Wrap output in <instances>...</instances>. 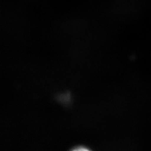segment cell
<instances>
[{
    "label": "cell",
    "mask_w": 151,
    "mask_h": 151,
    "mask_svg": "<svg viewBox=\"0 0 151 151\" xmlns=\"http://www.w3.org/2000/svg\"><path fill=\"white\" fill-rule=\"evenodd\" d=\"M73 151H89V150H88L86 148H84V147H79L78 149H76Z\"/></svg>",
    "instance_id": "6da1fadb"
}]
</instances>
